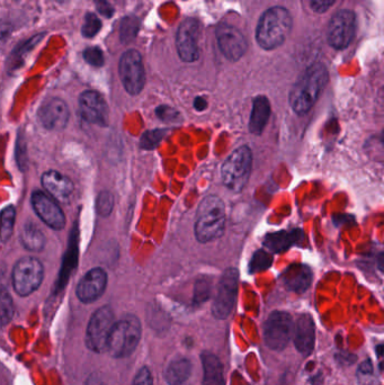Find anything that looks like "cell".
Wrapping results in <instances>:
<instances>
[{"instance_id": "6da1fadb", "label": "cell", "mask_w": 384, "mask_h": 385, "mask_svg": "<svg viewBox=\"0 0 384 385\" xmlns=\"http://www.w3.org/2000/svg\"><path fill=\"white\" fill-rule=\"evenodd\" d=\"M328 80L329 75L322 63H314L303 72L289 92V106L295 114H308L327 86Z\"/></svg>"}, {"instance_id": "7a4b0ae2", "label": "cell", "mask_w": 384, "mask_h": 385, "mask_svg": "<svg viewBox=\"0 0 384 385\" xmlns=\"http://www.w3.org/2000/svg\"><path fill=\"white\" fill-rule=\"evenodd\" d=\"M225 202L217 195H208L201 202L195 217L194 234L201 244L217 240L225 232Z\"/></svg>"}, {"instance_id": "3957f363", "label": "cell", "mask_w": 384, "mask_h": 385, "mask_svg": "<svg viewBox=\"0 0 384 385\" xmlns=\"http://www.w3.org/2000/svg\"><path fill=\"white\" fill-rule=\"evenodd\" d=\"M292 30V16L284 7H272L260 17L256 40L264 50H274L284 43Z\"/></svg>"}, {"instance_id": "277c9868", "label": "cell", "mask_w": 384, "mask_h": 385, "mask_svg": "<svg viewBox=\"0 0 384 385\" xmlns=\"http://www.w3.org/2000/svg\"><path fill=\"white\" fill-rule=\"evenodd\" d=\"M252 167V149L247 146L237 148L222 165V183L228 190L240 192L248 183Z\"/></svg>"}, {"instance_id": "5b68a950", "label": "cell", "mask_w": 384, "mask_h": 385, "mask_svg": "<svg viewBox=\"0 0 384 385\" xmlns=\"http://www.w3.org/2000/svg\"><path fill=\"white\" fill-rule=\"evenodd\" d=\"M141 338V323L134 315H127L114 323L110 335L107 350L113 357L124 358L138 347Z\"/></svg>"}, {"instance_id": "8992f818", "label": "cell", "mask_w": 384, "mask_h": 385, "mask_svg": "<svg viewBox=\"0 0 384 385\" xmlns=\"http://www.w3.org/2000/svg\"><path fill=\"white\" fill-rule=\"evenodd\" d=\"M43 278V265L38 259L33 257L19 259L11 275L15 292L21 296H28L34 293L41 286Z\"/></svg>"}, {"instance_id": "52a82bcc", "label": "cell", "mask_w": 384, "mask_h": 385, "mask_svg": "<svg viewBox=\"0 0 384 385\" xmlns=\"http://www.w3.org/2000/svg\"><path fill=\"white\" fill-rule=\"evenodd\" d=\"M115 323V317L111 308H100L90 318L86 331V345L94 353H104L107 350L110 335Z\"/></svg>"}, {"instance_id": "ba28073f", "label": "cell", "mask_w": 384, "mask_h": 385, "mask_svg": "<svg viewBox=\"0 0 384 385\" xmlns=\"http://www.w3.org/2000/svg\"><path fill=\"white\" fill-rule=\"evenodd\" d=\"M239 273L235 269L223 271L214 298L212 313L220 320L227 319L233 312L238 295Z\"/></svg>"}, {"instance_id": "9c48e42d", "label": "cell", "mask_w": 384, "mask_h": 385, "mask_svg": "<svg viewBox=\"0 0 384 385\" xmlns=\"http://www.w3.org/2000/svg\"><path fill=\"white\" fill-rule=\"evenodd\" d=\"M119 78L130 95H139L146 84L142 57L137 50H127L123 53L119 63Z\"/></svg>"}, {"instance_id": "30bf717a", "label": "cell", "mask_w": 384, "mask_h": 385, "mask_svg": "<svg viewBox=\"0 0 384 385\" xmlns=\"http://www.w3.org/2000/svg\"><path fill=\"white\" fill-rule=\"evenodd\" d=\"M292 317L284 311H275L268 317L264 326V340L267 347L273 350L284 349L293 336Z\"/></svg>"}, {"instance_id": "8fae6325", "label": "cell", "mask_w": 384, "mask_h": 385, "mask_svg": "<svg viewBox=\"0 0 384 385\" xmlns=\"http://www.w3.org/2000/svg\"><path fill=\"white\" fill-rule=\"evenodd\" d=\"M356 31V16L352 11L336 13L328 28V42L334 49L343 50L351 44Z\"/></svg>"}, {"instance_id": "7c38bea8", "label": "cell", "mask_w": 384, "mask_h": 385, "mask_svg": "<svg viewBox=\"0 0 384 385\" xmlns=\"http://www.w3.org/2000/svg\"><path fill=\"white\" fill-rule=\"evenodd\" d=\"M200 23L194 18L186 19L179 26L176 36L177 52L184 63H195L200 57Z\"/></svg>"}, {"instance_id": "4fadbf2b", "label": "cell", "mask_w": 384, "mask_h": 385, "mask_svg": "<svg viewBox=\"0 0 384 385\" xmlns=\"http://www.w3.org/2000/svg\"><path fill=\"white\" fill-rule=\"evenodd\" d=\"M79 112L87 123L98 126L109 125V106L97 92L87 90L82 92L79 98Z\"/></svg>"}, {"instance_id": "5bb4252c", "label": "cell", "mask_w": 384, "mask_h": 385, "mask_svg": "<svg viewBox=\"0 0 384 385\" xmlns=\"http://www.w3.org/2000/svg\"><path fill=\"white\" fill-rule=\"evenodd\" d=\"M32 207L38 215L46 225L53 230H63L65 225V217L61 207L58 205L55 198L49 194L38 192H33Z\"/></svg>"}, {"instance_id": "9a60e30c", "label": "cell", "mask_w": 384, "mask_h": 385, "mask_svg": "<svg viewBox=\"0 0 384 385\" xmlns=\"http://www.w3.org/2000/svg\"><path fill=\"white\" fill-rule=\"evenodd\" d=\"M70 116L68 105L60 98H50L38 109V121L46 130L60 131L67 126Z\"/></svg>"}, {"instance_id": "2e32d148", "label": "cell", "mask_w": 384, "mask_h": 385, "mask_svg": "<svg viewBox=\"0 0 384 385\" xmlns=\"http://www.w3.org/2000/svg\"><path fill=\"white\" fill-rule=\"evenodd\" d=\"M217 41L223 55L230 61H237L246 53V38L235 26L219 25L217 28Z\"/></svg>"}, {"instance_id": "e0dca14e", "label": "cell", "mask_w": 384, "mask_h": 385, "mask_svg": "<svg viewBox=\"0 0 384 385\" xmlns=\"http://www.w3.org/2000/svg\"><path fill=\"white\" fill-rule=\"evenodd\" d=\"M107 285V274L102 269H94L82 277L77 286V296L84 303H92L103 295Z\"/></svg>"}, {"instance_id": "ac0fdd59", "label": "cell", "mask_w": 384, "mask_h": 385, "mask_svg": "<svg viewBox=\"0 0 384 385\" xmlns=\"http://www.w3.org/2000/svg\"><path fill=\"white\" fill-rule=\"evenodd\" d=\"M294 345L299 353L308 356L312 353L316 340V326L311 315H302L293 328Z\"/></svg>"}, {"instance_id": "d6986e66", "label": "cell", "mask_w": 384, "mask_h": 385, "mask_svg": "<svg viewBox=\"0 0 384 385\" xmlns=\"http://www.w3.org/2000/svg\"><path fill=\"white\" fill-rule=\"evenodd\" d=\"M42 185L52 198L60 202L68 201L75 188L73 180L69 177L55 170L44 173L42 176Z\"/></svg>"}, {"instance_id": "ffe728a7", "label": "cell", "mask_w": 384, "mask_h": 385, "mask_svg": "<svg viewBox=\"0 0 384 385\" xmlns=\"http://www.w3.org/2000/svg\"><path fill=\"white\" fill-rule=\"evenodd\" d=\"M282 278L287 290L292 291L295 293H302L311 285L312 271L306 265L292 264L285 269Z\"/></svg>"}, {"instance_id": "44dd1931", "label": "cell", "mask_w": 384, "mask_h": 385, "mask_svg": "<svg viewBox=\"0 0 384 385\" xmlns=\"http://www.w3.org/2000/svg\"><path fill=\"white\" fill-rule=\"evenodd\" d=\"M271 103L266 96H257L255 98L248 124L250 134H256V136L262 134L271 116Z\"/></svg>"}, {"instance_id": "7402d4cb", "label": "cell", "mask_w": 384, "mask_h": 385, "mask_svg": "<svg viewBox=\"0 0 384 385\" xmlns=\"http://www.w3.org/2000/svg\"><path fill=\"white\" fill-rule=\"evenodd\" d=\"M302 231L299 229L292 231H277V232H273V234H267L265 237L264 246L270 251L279 254V252L285 251L291 246L297 244L299 240L302 239Z\"/></svg>"}, {"instance_id": "603a6c76", "label": "cell", "mask_w": 384, "mask_h": 385, "mask_svg": "<svg viewBox=\"0 0 384 385\" xmlns=\"http://www.w3.org/2000/svg\"><path fill=\"white\" fill-rule=\"evenodd\" d=\"M203 385H225V372L219 358L214 354H202Z\"/></svg>"}, {"instance_id": "cb8c5ba5", "label": "cell", "mask_w": 384, "mask_h": 385, "mask_svg": "<svg viewBox=\"0 0 384 385\" xmlns=\"http://www.w3.org/2000/svg\"><path fill=\"white\" fill-rule=\"evenodd\" d=\"M192 373V364L187 358H177L168 364L165 380L169 385H181L188 380Z\"/></svg>"}, {"instance_id": "d4e9b609", "label": "cell", "mask_w": 384, "mask_h": 385, "mask_svg": "<svg viewBox=\"0 0 384 385\" xmlns=\"http://www.w3.org/2000/svg\"><path fill=\"white\" fill-rule=\"evenodd\" d=\"M21 242L25 249L33 252L41 251L46 244V237L34 223L28 222L23 228Z\"/></svg>"}, {"instance_id": "484cf974", "label": "cell", "mask_w": 384, "mask_h": 385, "mask_svg": "<svg viewBox=\"0 0 384 385\" xmlns=\"http://www.w3.org/2000/svg\"><path fill=\"white\" fill-rule=\"evenodd\" d=\"M15 219H16V211L13 205L5 207L0 213V240L1 242H7L13 236Z\"/></svg>"}, {"instance_id": "4316f807", "label": "cell", "mask_w": 384, "mask_h": 385, "mask_svg": "<svg viewBox=\"0 0 384 385\" xmlns=\"http://www.w3.org/2000/svg\"><path fill=\"white\" fill-rule=\"evenodd\" d=\"M272 263H273V257L267 250H257V251L255 252L252 261L249 263V271L252 274H255L257 271H265V269L271 267Z\"/></svg>"}, {"instance_id": "83f0119b", "label": "cell", "mask_w": 384, "mask_h": 385, "mask_svg": "<svg viewBox=\"0 0 384 385\" xmlns=\"http://www.w3.org/2000/svg\"><path fill=\"white\" fill-rule=\"evenodd\" d=\"M139 31V21L136 17H125L121 23L119 36L123 43H129L136 38Z\"/></svg>"}, {"instance_id": "f1b7e54d", "label": "cell", "mask_w": 384, "mask_h": 385, "mask_svg": "<svg viewBox=\"0 0 384 385\" xmlns=\"http://www.w3.org/2000/svg\"><path fill=\"white\" fill-rule=\"evenodd\" d=\"M14 315L13 298L7 291H0V325H6Z\"/></svg>"}, {"instance_id": "f546056e", "label": "cell", "mask_w": 384, "mask_h": 385, "mask_svg": "<svg viewBox=\"0 0 384 385\" xmlns=\"http://www.w3.org/2000/svg\"><path fill=\"white\" fill-rule=\"evenodd\" d=\"M166 136H167V130H163V129L148 131L141 138V148L144 150L154 149L160 142L163 141Z\"/></svg>"}, {"instance_id": "4dcf8cb0", "label": "cell", "mask_w": 384, "mask_h": 385, "mask_svg": "<svg viewBox=\"0 0 384 385\" xmlns=\"http://www.w3.org/2000/svg\"><path fill=\"white\" fill-rule=\"evenodd\" d=\"M102 28V22L95 14L88 13L85 17L84 24H82V36L87 38H92L100 32Z\"/></svg>"}, {"instance_id": "1f68e13d", "label": "cell", "mask_w": 384, "mask_h": 385, "mask_svg": "<svg viewBox=\"0 0 384 385\" xmlns=\"http://www.w3.org/2000/svg\"><path fill=\"white\" fill-rule=\"evenodd\" d=\"M114 207V198L110 192H102L96 201V210L102 217H109Z\"/></svg>"}, {"instance_id": "d6a6232c", "label": "cell", "mask_w": 384, "mask_h": 385, "mask_svg": "<svg viewBox=\"0 0 384 385\" xmlns=\"http://www.w3.org/2000/svg\"><path fill=\"white\" fill-rule=\"evenodd\" d=\"M84 59L86 60L87 63H90L92 67H102L105 63L103 52L96 46L85 50Z\"/></svg>"}, {"instance_id": "836d02e7", "label": "cell", "mask_w": 384, "mask_h": 385, "mask_svg": "<svg viewBox=\"0 0 384 385\" xmlns=\"http://www.w3.org/2000/svg\"><path fill=\"white\" fill-rule=\"evenodd\" d=\"M156 115H157L158 119H161L164 122H178L179 119H181L179 112L167 105L159 106L156 109Z\"/></svg>"}, {"instance_id": "e575fe53", "label": "cell", "mask_w": 384, "mask_h": 385, "mask_svg": "<svg viewBox=\"0 0 384 385\" xmlns=\"http://www.w3.org/2000/svg\"><path fill=\"white\" fill-rule=\"evenodd\" d=\"M131 385H154L151 372L149 371V369L148 367H142L138 372V374L136 375Z\"/></svg>"}, {"instance_id": "d590c367", "label": "cell", "mask_w": 384, "mask_h": 385, "mask_svg": "<svg viewBox=\"0 0 384 385\" xmlns=\"http://www.w3.org/2000/svg\"><path fill=\"white\" fill-rule=\"evenodd\" d=\"M308 1L314 13L322 14V13H326L331 6H334L337 0H308Z\"/></svg>"}, {"instance_id": "8d00e7d4", "label": "cell", "mask_w": 384, "mask_h": 385, "mask_svg": "<svg viewBox=\"0 0 384 385\" xmlns=\"http://www.w3.org/2000/svg\"><path fill=\"white\" fill-rule=\"evenodd\" d=\"M17 163H18L19 168L24 170V167L28 163V158H26V149H25V143L23 138H18L17 141Z\"/></svg>"}, {"instance_id": "74e56055", "label": "cell", "mask_w": 384, "mask_h": 385, "mask_svg": "<svg viewBox=\"0 0 384 385\" xmlns=\"http://www.w3.org/2000/svg\"><path fill=\"white\" fill-rule=\"evenodd\" d=\"M96 9H97L98 13L106 18H111L113 16V6L107 0H96Z\"/></svg>"}, {"instance_id": "f35d334b", "label": "cell", "mask_w": 384, "mask_h": 385, "mask_svg": "<svg viewBox=\"0 0 384 385\" xmlns=\"http://www.w3.org/2000/svg\"><path fill=\"white\" fill-rule=\"evenodd\" d=\"M208 294H210V285L208 282L203 281V282H200L198 284V288H196V298L198 301H203L208 298Z\"/></svg>"}, {"instance_id": "ab89813d", "label": "cell", "mask_w": 384, "mask_h": 385, "mask_svg": "<svg viewBox=\"0 0 384 385\" xmlns=\"http://www.w3.org/2000/svg\"><path fill=\"white\" fill-rule=\"evenodd\" d=\"M11 33V25L0 19V38H6Z\"/></svg>"}, {"instance_id": "60d3db41", "label": "cell", "mask_w": 384, "mask_h": 385, "mask_svg": "<svg viewBox=\"0 0 384 385\" xmlns=\"http://www.w3.org/2000/svg\"><path fill=\"white\" fill-rule=\"evenodd\" d=\"M206 107H208V102H206V98L203 97H196L194 99V109L198 112L206 111Z\"/></svg>"}]
</instances>
